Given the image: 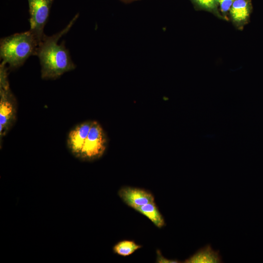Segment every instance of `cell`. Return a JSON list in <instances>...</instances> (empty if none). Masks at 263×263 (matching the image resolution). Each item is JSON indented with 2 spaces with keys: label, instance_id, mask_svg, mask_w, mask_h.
Wrapping results in <instances>:
<instances>
[{
  "label": "cell",
  "instance_id": "2",
  "mask_svg": "<svg viewBox=\"0 0 263 263\" xmlns=\"http://www.w3.org/2000/svg\"><path fill=\"white\" fill-rule=\"evenodd\" d=\"M38 45L30 30L13 34L0 39V58L10 69L18 68L29 56H36Z\"/></svg>",
  "mask_w": 263,
  "mask_h": 263
},
{
  "label": "cell",
  "instance_id": "15",
  "mask_svg": "<svg viewBox=\"0 0 263 263\" xmlns=\"http://www.w3.org/2000/svg\"><path fill=\"white\" fill-rule=\"evenodd\" d=\"M127 0V1H132V0Z\"/></svg>",
  "mask_w": 263,
  "mask_h": 263
},
{
  "label": "cell",
  "instance_id": "1",
  "mask_svg": "<svg viewBox=\"0 0 263 263\" xmlns=\"http://www.w3.org/2000/svg\"><path fill=\"white\" fill-rule=\"evenodd\" d=\"M78 14L76 15L61 31L51 36L45 35L38 45L36 56L41 66V77L44 79H56L64 73L76 67L71 59L69 50L64 42L58 44L60 38L70 30Z\"/></svg>",
  "mask_w": 263,
  "mask_h": 263
},
{
  "label": "cell",
  "instance_id": "12",
  "mask_svg": "<svg viewBox=\"0 0 263 263\" xmlns=\"http://www.w3.org/2000/svg\"><path fill=\"white\" fill-rule=\"evenodd\" d=\"M199 6L209 10H214L218 4V0H193Z\"/></svg>",
  "mask_w": 263,
  "mask_h": 263
},
{
  "label": "cell",
  "instance_id": "13",
  "mask_svg": "<svg viewBox=\"0 0 263 263\" xmlns=\"http://www.w3.org/2000/svg\"><path fill=\"white\" fill-rule=\"evenodd\" d=\"M234 1V0H218L222 12L225 13L229 11Z\"/></svg>",
  "mask_w": 263,
  "mask_h": 263
},
{
  "label": "cell",
  "instance_id": "4",
  "mask_svg": "<svg viewBox=\"0 0 263 263\" xmlns=\"http://www.w3.org/2000/svg\"><path fill=\"white\" fill-rule=\"evenodd\" d=\"M107 145L108 138L102 126L93 121L78 159L85 161L97 160L103 156Z\"/></svg>",
  "mask_w": 263,
  "mask_h": 263
},
{
  "label": "cell",
  "instance_id": "7",
  "mask_svg": "<svg viewBox=\"0 0 263 263\" xmlns=\"http://www.w3.org/2000/svg\"><path fill=\"white\" fill-rule=\"evenodd\" d=\"M93 121H87L77 125L69 132L67 146L75 157L79 158L81 151L89 132Z\"/></svg>",
  "mask_w": 263,
  "mask_h": 263
},
{
  "label": "cell",
  "instance_id": "10",
  "mask_svg": "<svg viewBox=\"0 0 263 263\" xmlns=\"http://www.w3.org/2000/svg\"><path fill=\"white\" fill-rule=\"evenodd\" d=\"M136 211L147 217L158 228H162L166 225L164 219L158 210L154 201L139 207Z\"/></svg>",
  "mask_w": 263,
  "mask_h": 263
},
{
  "label": "cell",
  "instance_id": "5",
  "mask_svg": "<svg viewBox=\"0 0 263 263\" xmlns=\"http://www.w3.org/2000/svg\"><path fill=\"white\" fill-rule=\"evenodd\" d=\"M30 14V30L39 42L45 34L44 28L47 22L54 0H27Z\"/></svg>",
  "mask_w": 263,
  "mask_h": 263
},
{
  "label": "cell",
  "instance_id": "9",
  "mask_svg": "<svg viewBox=\"0 0 263 263\" xmlns=\"http://www.w3.org/2000/svg\"><path fill=\"white\" fill-rule=\"evenodd\" d=\"M184 263H220L223 261L219 251L214 250L210 244H208L198 249Z\"/></svg>",
  "mask_w": 263,
  "mask_h": 263
},
{
  "label": "cell",
  "instance_id": "6",
  "mask_svg": "<svg viewBox=\"0 0 263 263\" xmlns=\"http://www.w3.org/2000/svg\"><path fill=\"white\" fill-rule=\"evenodd\" d=\"M118 194L127 205L135 210L145 204L154 201L153 194L143 188L124 187L119 190Z\"/></svg>",
  "mask_w": 263,
  "mask_h": 263
},
{
  "label": "cell",
  "instance_id": "8",
  "mask_svg": "<svg viewBox=\"0 0 263 263\" xmlns=\"http://www.w3.org/2000/svg\"><path fill=\"white\" fill-rule=\"evenodd\" d=\"M229 11L232 21L241 28L248 20L251 11L250 1L249 0H234Z\"/></svg>",
  "mask_w": 263,
  "mask_h": 263
},
{
  "label": "cell",
  "instance_id": "3",
  "mask_svg": "<svg viewBox=\"0 0 263 263\" xmlns=\"http://www.w3.org/2000/svg\"><path fill=\"white\" fill-rule=\"evenodd\" d=\"M7 70H0V139L1 141L16 119L17 103L8 82Z\"/></svg>",
  "mask_w": 263,
  "mask_h": 263
},
{
  "label": "cell",
  "instance_id": "11",
  "mask_svg": "<svg viewBox=\"0 0 263 263\" xmlns=\"http://www.w3.org/2000/svg\"><path fill=\"white\" fill-rule=\"evenodd\" d=\"M142 245L137 244L132 240L119 241L113 247L114 253L123 257H127L140 248Z\"/></svg>",
  "mask_w": 263,
  "mask_h": 263
},
{
  "label": "cell",
  "instance_id": "14",
  "mask_svg": "<svg viewBox=\"0 0 263 263\" xmlns=\"http://www.w3.org/2000/svg\"><path fill=\"white\" fill-rule=\"evenodd\" d=\"M161 253L159 252V250H158V253H157V262H159V263H179L180 262H179V261L177 260H168L165 258H164V257H162L161 254H160Z\"/></svg>",
  "mask_w": 263,
  "mask_h": 263
}]
</instances>
